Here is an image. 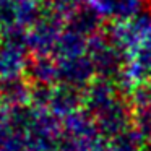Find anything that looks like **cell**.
Returning a JSON list of instances; mask_svg holds the SVG:
<instances>
[{"label": "cell", "instance_id": "7a4b0ae2", "mask_svg": "<svg viewBox=\"0 0 151 151\" xmlns=\"http://www.w3.org/2000/svg\"><path fill=\"white\" fill-rule=\"evenodd\" d=\"M99 4L104 13L109 15L115 23L128 20L150 7L148 0H99Z\"/></svg>", "mask_w": 151, "mask_h": 151}, {"label": "cell", "instance_id": "3957f363", "mask_svg": "<svg viewBox=\"0 0 151 151\" xmlns=\"http://www.w3.org/2000/svg\"><path fill=\"white\" fill-rule=\"evenodd\" d=\"M148 143L133 127L111 138L109 151H145Z\"/></svg>", "mask_w": 151, "mask_h": 151}, {"label": "cell", "instance_id": "277c9868", "mask_svg": "<svg viewBox=\"0 0 151 151\" xmlns=\"http://www.w3.org/2000/svg\"><path fill=\"white\" fill-rule=\"evenodd\" d=\"M148 4H150V8H151V0H148Z\"/></svg>", "mask_w": 151, "mask_h": 151}, {"label": "cell", "instance_id": "6da1fadb", "mask_svg": "<svg viewBox=\"0 0 151 151\" xmlns=\"http://www.w3.org/2000/svg\"><path fill=\"white\" fill-rule=\"evenodd\" d=\"M133 128L151 143V83H138L130 91Z\"/></svg>", "mask_w": 151, "mask_h": 151}]
</instances>
